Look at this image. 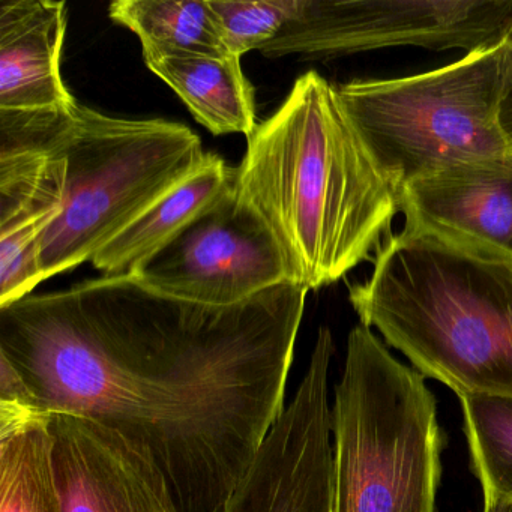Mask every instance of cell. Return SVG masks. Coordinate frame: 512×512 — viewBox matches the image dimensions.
<instances>
[{"label":"cell","instance_id":"9","mask_svg":"<svg viewBox=\"0 0 512 512\" xmlns=\"http://www.w3.org/2000/svg\"><path fill=\"white\" fill-rule=\"evenodd\" d=\"M335 346L320 328L307 373L224 512H334L329 371Z\"/></svg>","mask_w":512,"mask_h":512},{"label":"cell","instance_id":"2","mask_svg":"<svg viewBox=\"0 0 512 512\" xmlns=\"http://www.w3.org/2000/svg\"><path fill=\"white\" fill-rule=\"evenodd\" d=\"M247 139L236 196L277 242L293 283H337L379 247L400 197L328 80L316 71L299 77Z\"/></svg>","mask_w":512,"mask_h":512},{"label":"cell","instance_id":"14","mask_svg":"<svg viewBox=\"0 0 512 512\" xmlns=\"http://www.w3.org/2000/svg\"><path fill=\"white\" fill-rule=\"evenodd\" d=\"M235 178L236 169L220 155L208 152L200 169L101 248L91 260L92 266L110 277L136 274L232 190Z\"/></svg>","mask_w":512,"mask_h":512},{"label":"cell","instance_id":"18","mask_svg":"<svg viewBox=\"0 0 512 512\" xmlns=\"http://www.w3.org/2000/svg\"><path fill=\"white\" fill-rule=\"evenodd\" d=\"M473 470L484 494L512 500V400L460 395Z\"/></svg>","mask_w":512,"mask_h":512},{"label":"cell","instance_id":"5","mask_svg":"<svg viewBox=\"0 0 512 512\" xmlns=\"http://www.w3.org/2000/svg\"><path fill=\"white\" fill-rule=\"evenodd\" d=\"M332 436L334 512H436L445 443L436 398L362 323L347 338Z\"/></svg>","mask_w":512,"mask_h":512},{"label":"cell","instance_id":"16","mask_svg":"<svg viewBox=\"0 0 512 512\" xmlns=\"http://www.w3.org/2000/svg\"><path fill=\"white\" fill-rule=\"evenodd\" d=\"M109 16L137 35L143 55H230L209 0H116Z\"/></svg>","mask_w":512,"mask_h":512},{"label":"cell","instance_id":"3","mask_svg":"<svg viewBox=\"0 0 512 512\" xmlns=\"http://www.w3.org/2000/svg\"><path fill=\"white\" fill-rule=\"evenodd\" d=\"M376 328L424 377L460 395L512 400V257L406 224L350 287Z\"/></svg>","mask_w":512,"mask_h":512},{"label":"cell","instance_id":"1","mask_svg":"<svg viewBox=\"0 0 512 512\" xmlns=\"http://www.w3.org/2000/svg\"><path fill=\"white\" fill-rule=\"evenodd\" d=\"M310 290L211 307L133 275L0 307V355L41 412L91 419L163 479L175 512H224L284 410Z\"/></svg>","mask_w":512,"mask_h":512},{"label":"cell","instance_id":"21","mask_svg":"<svg viewBox=\"0 0 512 512\" xmlns=\"http://www.w3.org/2000/svg\"><path fill=\"white\" fill-rule=\"evenodd\" d=\"M506 41L512 46V26L508 37H506ZM499 125L503 137H505L506 145H508L509 152L512 154V88L509 89L508 94H506L502 104H500Z\"/></svg>","mask_w":512,"mask_h":512},{"label":"cell","instance_id":"13","mask_svg":"<svg viewBox=\"0 0 512 512\" xmlns=\"http://www.w3.org/2000/svg\"><path fill=\"white\" fill-rule=\"evenodd\" d=\"M67 4H0V112L70 113L77 106L62 79Z\"/></svg>","mask_w":512,"mask_h":512},{"label":"cell","instance_id":"17","mask_svg":"<svg viewBox=\"0 0 512 512\" xmlns=\"http://www.w3.org/2000/svg\"><path fill=\"white\" fill-rule=\"evenodd\" d=\"M0 512H64L49 415L0 433Z\"/></svg>","mask_w":512,"mask_h":512},{"label":"cell","instance_id":"6","mask_svg":"<svg viewBox=\"0 0 512 512\" xmlns=\"http://www.w3.org/2000/svg\"><path fill=\"white\" fill-rule=\"evenodd\" d=\"M512 88L508 41L439 70L337 88L344 112L401 199L412 182L446 167L511 154L499 125ZM401 202V200H400Z\"/></svg>","mask_w":512,"mask_h":512},{"label":"cell","instance_id":"19","mask_svg":"<svg viewBox=\"0 0 512 512\" xmlns=\"http://www.w3.org/2000/svg\"><path fill=\"white\" fill-rule=\"evenodd\" d=\"M227 52H259L286 28L298 0H209Z\"/></svg>","mask_w":512,"mask_h":512},{"label":"cell","instance_id":"8","mask_svg":"<svg viewBox=\"0 0 512 512\" xmlns=\"http://www.w3.org/2000/svg\"><path fill=\"white\" fill-rule=\"evenodd\" d=\"M133 277L161 295L211 307L293 283L277 242L235 185Z\"/></svg>","mask_w":512,"mask_h":512},{"label":"cell","instance_id":"22","mask_svg":"<svg viewBox=\"0 0 512 512\" xmlns=\"http://www.w3.org/2000/svg\"><path fill=\"white\" fill-rule=\"evenodd\" d=\"M484 512H512V500L484 494Z\"/></svg>","mask_w":512,"mask_h":512},{"label":"cell","instance_id":"10","mask_svg":"<svg viewBox=\"0 0 512 512\" xmlns=\"http://www.w3.org/2000/svg\"><path fill=\"white\" fill-rule=\"evenodd\" d=\"M64 512H175L163 479L119 434L91 419L49 413Z\"/></svg>","mask_w":512,"mask_h":512},{"label":"cell","instance_id":"15","mask_svg":"<svg viewBox=\"0 0 512 512\" xmlns=\"http://www.w3.org/2000/svg\"><path fill=\"white\" fill-rule=\"evenodd\" d=\"M146 67L184 101L191 115L214 136L257 128L254 88L232 55H143Z\"/></svg>","mask_w":512,"mask_h":512},{"label":"cell","instance_id":"11","mask_svg":"<svg viewBox=\"0 0 512 512\" xmlns=\"http://www.w3.org/2000/svg\"><path fill=\"white\" fill-rule=\"evenodd\" d=\"M406 224L512 257V154L446 167L401 194Z\"/></svg>","mask_w":512,"mask_h":512},{"label":"cell","instance_id":"20","mask_svg":"<svg viewBox=\"0 0 512 512\" xmlns=\"http://www.w3.org/2000/svg\"><path fill=\"white\" fill-rule=\"evenodd\" d=\"M44 415L22 374L0 355V433Z\"/></svg>","mask_w":512,"mask_h":512},{"label":"cell","instance_id":"7","mask_svg":"<svg viewBox=\"0 0 512 512\" xmlns=\"http://www.w3.org/2000/svg\"><path fill=\"white\" fill-rule=\"evenodd\" d=\"M511 26L512 0H298L286 28L259 53L277 59L395 46L472 53L503 43Z\"/></svg>","mask_w":512,"mask_h":512},{"label":"cell","instance_id":"4","mask_svg":"<svg viewBox=\"0 0 512 512\" xmlns=\"http://www.w3.org/2000/svg\"><path fill=\"white\" fill-rule=\"evenodd\" d=\"M0 149L67 161L64 206L41 244L43 281L91 262L208 157L187 125L113 118L82 104L70 113L0 112Z\"/></svg>","mask_w":512,"mask_h":512},{"label":"cell","instance_id":"12","mask_svg":"<svg viewBox=\"0 0 512 512\" xmlns=\"http://www.w3.org/2000/svg\"><path fill=\"white\" fill-rule=\"evenodd\" d=\"M67 161L53 152L0 149V296L31 295L41 244L64 206Z\"/></svg>","mask_w":512,"mask_h":512}]
</instances>
